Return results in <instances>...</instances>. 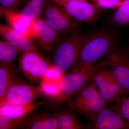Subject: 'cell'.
<instances>
[{
	"instance_id": "obj_1",
	"label": "cell",
	"mask_w": 129,
	"mask_h": 129,
	"mask_svg": "<svg viewBox=\"0 0 129 129\" xmlns=\"http://www.w3.org/2000/svg\"><path fill=\"white\" fill-rule=\"evenodd\" d=\"M116 38L112 32L101 30L84 36L78 62L70 70L92 66L115 50Z\"/></svg>"
},
{
	"instance_id": "obj_2",
	"label": "cell",
	"mask_w": 129,
	"mask_h": 129,
	"mask_svg": "<svg viewBox=\"0 0 129 129\" xmlns=\"http://www.w3.org/2000/svg\"><path fill=\"white\" fill-rule=\"evenodd\" d=\"M67 101L72 112L78 113L89 121L107 107L108 104L99 94L95 84L91 80Z\"/></svg>"
},
{
	"instance_id": "obj_3",
	"label": "cell",
	"mask_w": 129,
	"mask_h": 129,
	"mask_svg": "<svg viewBox=\"0 0 129 129\" xmlns=\"http://www.w3.org/2000/svg\"><path fill=\"white\" fill-rule=\"evenodd\" d=\"M108 66L105 59L101 62L92 66L84 67L76 70H70L64 75L58 83L59 92L55 98L49 102L56 107H58L64 102L86 85L91 80L96 70Z\"/></svg>"
},
{
	"instance_id": "obj_4",
	"label": "cell",
	"mask_w": 129,
	"mask_h": 129,
	"mask_svg": "<svg viewBox=\"0 0 129 129\" xmlns=\"http://www.w3.org/2000/svg\"><path fill=\"white\" fill-rule=\"evenodd\" d=\"M84 37L79 31L76 30L61 40L53 54L52 64L55 69L64 74L76 66Z\"/></svg>"
},
{
	"instance_id": "obj_5",
	"label": "cell",
	"mask_w": 129,
	"mask_h": 129,
	"mask_svg": "<svg viewBox=\"0 0 129 129\" xmlns=\"http://www.w3.org/2000/svg\"><path fill=\"white\" fill-rule=\"evenodd\" d=\"M42 97H44V94L40 86L34 85L15 78L0 100V106L30 104Z\"/></svg>"
},
{
	"instance_id": "obj_6",
	"label": "cell",
	"mask_w": 129,
	"mask_h": 129,
	"mask_svg": "<svg viewBox=\"0 0 129 129\" xmlns=\"http://www.w3.org/2000/svg\"><path fill=\"white\" fill-rule=\"evenodd\" d=\"M18 63L19 69L25 78L29 82L40 84L52 66L41 53L32 51L24 52Z\"/></svg>"
},
{
	"instance_id": "obj_7",
	"label": "cell",
	"mask_w": 129,
	"mask_h": 129,
	"mask_svg": "<svg viewBox=\"0 0 129 129\" xmlns=\"http://www.w3.org/2000/svg\"><path fill=\"white\" fill-rule=\"evenodd\" d=\"M104 68L96 70L91 80L105 101L108 104L115 103L120 98L128 94L118 83L111 70Z\"/></svg>"
},
{
	"instance_id": "obj_8",
	"label": "cell",
	"mask_w": 129,
	"mask_h": 129,
	"mask_svg": "<svg viewBox=\"0 0 129 129\" xmlns=\"http://www.w3.org/2000/svg\"><path fill=\"white\" fill-rule=\"evenodd\" d=\"M63 8L76 20L92 24L99 18L102 8L85 0H48Z\"/></svg>"
},
{
	"instance_id": "obj_9",
	"label": "cell",
	"mask_w": 129,
	"mask_h": 129,
	"mask_svg": "<svg viewBox=\"0 0 129 129\" xmlns=\"http://www.w3.org/2000/svg\"><path fill=\"white\" fill-rule=\"evenodd\" d=\"M43 19L60 36L73 32L77 24L75 19L63 8L51 2L44 11Z\"/></svg>"
},
{
	"instance_id": "obj_10",
	"label": "cell",
	"mask_w": 129,
	"mask_h": 129,
	"mask_svg": "<svg viewBox=\"0 0 129 129\" xmlns=\"http://www.w3.org/2000/svg\"><path fill=\"white\" fill-rule=\"evenodd\" d=\"M111 72L119 84L129 95V55L115 50L106 58Z\"/></svg>"
},
{
	"instance_id": "obj_11",
	"label": "cell",
	"mask_w": 129,
	"mask_h": 129,
	"mask_svg": "<svg viewBox=\"0 0 129 129\" xmlns=\"http://www.w3.org/2000/svg\"><path fill=\"white\" fill-rule=\"evenodd\" d=\"M83 125L85 129H129V123L120 114L106 107L99 112L92 120Z\"/></svg>"
},
{
	"instance_id": "obj_12",
	"label": "cell",
	"mask_w": 129,
	"mask_h": 129,
	"mask_svg": "<svg viewBox=\"0 0 129 129\" xmlns=\"http://www.w3.org/2000/svg\"><path fill=\"white\" fill-rule=\"evenodd\" d=\"M32 21L36 39L48 51L55 48L61 40L59 35L47 24L41 17Z\"/></svg>"
},
{
	"instance_id": "obj_13",
	"label": "cell",
	"mask_w": 129,
	"mask_h": 129,
	"mask_svg": "<svg viewBox=\"0 0 129 129\" xmlns=\"http://www.w3.org/2000/svg\"><path fill=\"white\" fill-rule=\"evenodd\" d=\"M1 10L11 27L19 34L29 39L35 38L36 34L32 21L24 17L19 12Z\"/></svg>"
},
{
	"instance_id": "obj_14",
	"label": "cell",
	"mask_w": 129,
	"mask_h": 129,
	"mask_svg": "<svg viewBox=\"0 0 129 129\" xmlns=\"http://www.w3.org/2000/svg\"><path fill=\"white\" fill-rule=\"evenodd\" d=\"M0 34L3 38L19 51L39 53L30 40L19 34L10 26L0 25Z\"/></svg>"
},
{
	"instance_id": "obj_15",
	"label": "cell",
	"mask_w": 129,
	"mask_h": 129,
	"mask_svg": "<svg viewBox=\"0 0 129 129\" xmlns=\"http://www.w3.org/2000/svg\"><path fill=\"white\" fill-rule=\"evenodd\" d=\"M44 101L38 103H33L27 105L5 104L0 106V115L13 119L25 118L29 116L30 113L42 105Z\"/></svg>"
},
{
	"instance_id": "obj_16",
	"label": "cell",
	"mask_w": 129,
	"mask_h": 129,
	"mask_svg": "<svg viewBox=\"0 0 129 129\" xmlns=\"http://www.w3.org/2000/svg\"><path fill=\"white\" fill-rule=\"evenodd\" d=\"M24 128L57 129L55 113L44 112L29 116L27 118Z\"/></svg>"
},
{
	"instance_id": "obj_17",
	"label": "cell",
	"mask_w": 129,
	"mask_h": 129,
	"mask_svg": "<svg viewBox=\"0 0 129 129\" xmlns=\"http://www.w3.org/2000/svg\"><path fill=\"white\" fill-rule=\"evenodd\" d=\"M49 2L48 0H28L19 12L24 17L33 21L40 17Z\"/></svg>"
},
{
	"instance_id": "obj_18",
	"label": "cell",
	"mask_w": 129,
	"mask_h": 129,
	"mask_svg": "<svg viewBox=\"0 0 129 129\" xmlns=\"http://www.w3.org/2000/svg\"><path fill=\"white\" fill-rule=\"evenodd\" d=\"M109 21L118 27L129 24V0H120L118 8L110 16Z\"/></svg>"
},
{
	"instance_id": "obj_19",
	"label": "cell",
	"mask_w": 129,
	"mask_h": 129,
	"mask_svg": "<svg viewBox=\"0 0 129 129\" xmlns=\"http://www.w3.org/2000/svg\"><path fill=\"white\" fill-rule=\"evenodd\" d=\"M57 129H83L76 116L69 112L61 111L55 113Z\"/></svg>"
},
{
	"instance_id": "obj_20",
	"label": "cell",
	"mask_w": 129,
	"mask_h": 129,
	"mask_svg": "<svg viewBox=\"0 0 129 129\" xmlns=\"http://www.w3.org/2000/svg\"><path fill=\"white\" fill-rule=\"evenodd\" d=\"M19 50L7 42L0 41L1 63L11 68L14 60L18 54Z\"/></svg>"
},
{
	"instance_id": "obj_21",
	"label": "cell",
	"mask_w": 129,
	"mask_h": 129,
	"mask_svg": "<svg viewBox=\"0 0 129 129\" xmlns=\"http://www.w3.org/2000/svg\"><path fill=\"white\" fill-rule=\"evenodd\" d=\"M11 68L0 64V100L2 99L9 86L15 79Z\"/></svg>"
},
{
	"instance_id": "obj_22",
	"label": "cell",
	"mask_w": 129,
	"mask_h": 129,
	"mask_svg": "<svg viewBox=\"0 0 129 129\" xmlns=\"http://www.w3.org/2000/svg\"><path fill=\"white\" fill-rule=\"evenodd\" d=\"M58 83L46 80H42L40 86L44 94V97L50 102L58 94L59 89Z\"/></svg>"
},
{
	"instance_id": "obj_23",
	"label": "cell",
	"mask_w": 129,
	"mask_h": 129,
	"mask_svg": "<svg viewBox=\"0 0 129 129\" xmlns=\"http://www.w3.org/2000/svg\"><path fill=\"white\" fill-rule=\"evenodd\" d=\"M111 108L117 112L129 123V95L120 98Z\"/></svg>"
},
{
	"instance_id": "obj_24",
	"label": "cell",
	"mask_w": 129,
	"mask_h": 129,
	"mask_svg": "<svg viewBox=\"0 0 129 129\" xmlns=\"http://www.w3.org/2000/svg\"><path fill=\"white\" fill-rule=\"evenodd\" d=\"M27 117L22 119H16L9 118L0 115V129L23 128Z\"/></svg>"
},
{
	"instance_id": "obj_25",
	"label": "cell",
	"mask_w": 129,
	"mask_h": 129,
	"mask_svg": "<svg viewBox=\"0 0 129 129\" xmlns=\"http://www.w3.org/2000/svg\"><path fill=\"white\" fill-rule=\"evenodd\" d=\"M99 7L106 9H116L118 8L120 0H91Z\"/></svg>"
},
{
	"instance_id": "obj_26",
	"label": "cell",
	"mask_w": 129,
	"mask_h": 129,
	"mask_svg": "<svg viewBox=\"0 0 129 129\" xmlns=\"http://www.w3.org/2000/svg\"><path fill=\"white\" fill-rule=\"evenodd\" d=\"M64 75V74L55 69L52 66L46 72L43 80L50 81L58 83Z\"/></svg>"
},
{
	"instance_id": "obj_27",
	"label": "cell",
	"mask_w": 129,
	"mask_h": 129,
	"mask_svg": "<svg viewBox=\"0 0 129 129\" xmlns=\"http://www.w3.org/2000/svg\"><path fill=\"white\" fill-rule=\"evenodd\" d=\"M22 0H0L1 10L14 11Z\"/></svg>"
},
{
	"instance_id": "obj_28",
	"label": "cell",
	"mask_w": 129,
	"mask_h": 129,
	"mask_svg": "<svg viewBox=\"0 0 129 129\" xmlns=\"http://www.w3.org/2000/svg\"><path fill=\"white\" fill-rule=\"evenodd\" d=\"M124 51L126 52L129 55V46L127 48H125Z\"/></svg>"
},
{
	"instance_id": "obj_29",
	"label": "cell",
	"mask_w": 129,
	"mask_h": 129,
	"mask_svg": "<svg viewBox=\"0 0 129 129\" xmlns=\"http://www.w3.org/2000/svg\"><path fill=\"white\" fill-rule=\"evenodd\" d=\"M85 1H86V0H85Z\"/></svg>"
}]
</instances>
